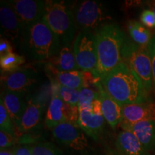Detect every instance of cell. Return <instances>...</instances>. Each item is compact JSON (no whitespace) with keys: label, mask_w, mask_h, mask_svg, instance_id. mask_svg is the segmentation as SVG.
I'll list each match as a JSON object with an SVG mask.
<instances>
[{"label":"cell","mask_w":155,"mask_h":155,"mask_svg":"<svg viewBox=\"0 0 155 155\" xmlns=\"http://www.w3.org/2000/svg\"><path fill=\"white\" fill-rule=\"evenodd\" d=\"M150 120H155V103L152 101L122 106V120L120 125H131Z\"/></svg>","instance_id":"12"},{"label":"cell","mask_w":155,"mask_h":155,"mask_svg":"<svg viewBox=\"0 0 155 155\" xmlns=\"http://www.w3.org/2000/svg\"><path fill=\"white\" fill-rule=\"evenodd\" d=\"M25 63L24 56L12 53L0 58V66L2 72L12 73Z\"/></svg>","instance_id":"23"},{"label":"cell","mask_w":155,"mask_h":155,"mask_svg":"<svg viewBox=\"0 0 155 155\" xmlns=\"http://www.w3.org/2000/svg\"><path fill=\"white\" fill-rule=\"evenodd\" d=\"M72 12L76 28L81 32L97 31L110 19L104 12L101 5L96 1L86 0L75 4Z\"/></svg>","instance_id":"7"},{"label":"cell","mask_w":155,"mask_h":155,"mask_svg":"<svg viewBox=\"0 0 155 155\" xmlns=\"http://www.w3.org/2000/svg\"><path fill=\"white\" fill-rule=\"evenodd\" d=\"M127 30L132 41L141 47H147L152 38V34L147 27L136 20L127 22Z\"/></svg>","instance_id":"22"},{"label":"cell","mask_w":155,"mask_h":155,"mask_svg":"<svg viewBox=\"0 0 155 155\" xmlns=\"http://www.w3.org/2000/svg\"><path fill=\"white\" fill-rule=\"evenodd\" d=\"M141 24L147 28H155V14L150 9H144L140 15Z\"/></svg>","instance_id":"28"},{"label":"cell","mask_w":155,"mask_h":155,"mask_svg":"<svg viewBox=\"0 0 155 155\" xmlns=\"http://www.w3.org/2000/svg\"><path fill=\"white\" fill-rule=\"evenodd\" d=\"M53 137L60 144L76 151H84L88 147L85 132L78 126L64 122L52 129Z\"/></svg>","instance_id":"10"},{"label":"cell","mask_w":155,"mask_h":155,"mask_svg":"<svg viewBox=\"0 0 155 155\" xmlns=\"http://www.w3.org/2000/svg\"><path fill=\"white\" fill-rule=\"evenodd\" d=\"M30 147L32 155H62L61 151L49 141L35 143Z\"/></svg>","instance_id":"25"},{"label":"cell","mask_w":155,"mask_h":155,"mask_svg":"<svg viewBox=\"0 0 155 155\" xmlns=\"http://www.w3.org/2000/svg\"><path fill=\"white\" fill-rule=\"evenodd\" d=\"M61 45L59 39L42 19L23 33L20 45L30 59L38 61L53 58Z\"/></svg>","instance_id":"3"},{"label":"cell","mask_w":155,"mask_h":155,"mask_svg":"<svg viewBox=\"0 0 155 155\" xmlns=\"http://www.w3.org/2000/svg\"><path fill=\"white\" fill-rule=\"evenodd\" d=\"M13 53L12 46L7 39L2 38L0 40V58Z\"/></svg>","instance_id":"30"},{"label":"cell","mask_w":155,"mask_h":155,"mask_svg":"<svg viewBox=\"0 0 155 155\" xmlns=\"http://www.w3.org/2000/svg\"><path fill=\"white\" fill-rule=\"evenodd\" d=\"M1 36L11 40L14 44H20L23 35V29L9 2L1 1L0 4Z\"/></svg>","instance_id":"11"},{"label":"cell","mask_w":155,"mask_h":155,"mask_svg":"<svg viewBox=\"0 0 155 155\" xmlns=\"http://www.w3.org/2000/svg\"><path fill=\"white\" fill-rule=\"evenodd\" d=\"M149 6H150V9L154 12L155 14V2H152L149 4Z\"/></svg>","instance_id":"34"},{"label":"cell","mask_w":155,"mask_h":155,"mask_svg":"<svg viewBox=\"0 0 155 155\" xmlns=\"http://www.w3.org/2000/svg\"><path fill=\"white\" fill-rule=\"evenodd\" d=\"M78 127L94 139H98L104 130V119L103 114H94L87 110H79Z\"/></svg>","instance_id":"17"},{"label":"cell","mask_w":155,"mask_h":155,"mask_svg":"<svg viewBox=\"0 0 155 155\" xmlns=\"http://www.w3.org/2000/svg\"><path fill=\"white\" fill-rule=\"evenodd\" d=\"M147 47H148V48H154V49H155V46L154 45H150V44H149Z\"/></svg>","instance_id":"36"},{"label":"cell","mask_w":155,"mask_h":155,"mask_svg":"<svg viewBox=\"0 0 155 155\" xmlns=\"http://www.w3.org/2000/svg\"><path fill=\"white\" fill-rule=\"evenodd\" d=\"M42 19L59 39L62 47L71 45L74 41L76 25L72 9L65 2L46 1Z\"/></svg>","instance_id":"4"},{"label":"cell","mask_w":155,"mask_h":155,"mask_svg":"<svg viewBox=\"0 0 155 155\" xmlns=\"http://www.w3.org/2000/svg\"><path fill=\"white\" fill-rule=\"evenodd\" d=\"M98 56V75L101 79L122 62L125 34L119 26L106 23L95 32Z\"/></svg>","instance_id":"2"},{"label":"cell","mask_w":155,"mask_h":155,"mask_svg":"<svg viewBox=\"0 0 155 155\" xmlns=\"http://www.w3.org/2000/svg\"><path fill=\"white\" fill-rule=\"evenodd\" d=\"M0 155H15L14 152H9V151H5V150H1L0 152Z\"/></svg>","instance_id":"33"},{"label":"cell","mask_w":155,"mask_h":155,"mask_svg":"<svg viewBox=\"0 0 155 155\" xmlns=\"http://www.w3.org/2000/svg\"><path fill=\"white\" fill-rule=\"evenodd\" d=\"M0 129L1 131L6 133L10 134L13 136L15 135L13 121L2 100L0 101Z\"/></svg>","instance_id":"27"},{"label":"cell","mask_w":155,"mask_h":155,"mask_svg":"<svg viewBox=\"0 0 155 155\" xmlns=\"http://www.w3.org/2000/svg\"><path fill=\"white\" fill-rule=\"evenodd\" d=\"M38 80L37 71L32 68L18 70L2 78L5 90L24 93Z\"/></svg>","instance_id":"14"},{"label":"cell","mask_w":155,"mask_h":155,"mask_svg":"<svg viewBox=\"0 0 155 155\" xmlns=\"http://www.w3.org/2000/svg\"><path fill=\"white\" fill-rule=\"evenodd\" d=\"M23 94L24 93L13 92L7 90H5L3 94H2L1 100L16 127L18 126L28 104V103L25 102Z\"/></svg>","instance_id":"18"},{"label":"cell","mask_w":155,"mask_h":155,"mask_svg":"<svg viewBox=\"0 0 155 155\" xmlns=\"http://www.w3.org/2000/svg\"><path fill=\"white\" fill-rule=\"evenodd\" d=\"M72 48L78 68L83 72L92 73L99 78L95 33L80 32L75 36Z\"/></svg>","instance_id":"6"},{"label":"cell","mask_w":155,"mask_h":155,"mask_svg":"<svg viewBox=\"0 0 155 155\" xmlns=\"http://www.w3.org/2000/svg\"><path fill=\"white\" fill-rule=\"evenodd\" d=\"M122 62L130 68L150 96L154 91L152 63L147 47H141L126 38L122 48Z\"/></svg>","instance_id":"5"},{"label":"cell","mask_w":155,"mask_h":155,"mask_svg":"<svg viewBox=\"0 0 155 155\" xmlns=\"http://www.w3.org/2000/svg\"><path fill=\"white\" fill-rule=\"evenodd\" d=\"M46 1L40 0H12V7L23 29V33L43 17Z\"/></svg>","instance_id":"9"},{"label":"cell","mask_w":155,"mask_h":155,"mask_svg":"<svg viewBox=\"0 0 155 155\" xmlns=\"http://www.w3.org/2000/svg\"><path fill=\"white\" fill-rule=\"evenodd\" d=\"M53 58L52 65L59 71H72L79 69L75 61L73 48L71 45L63 46L58 55Z\"/></svg>","instance_id":"21"},{"label":"cell","mask_w":155,"mask_h":155,"mask_svg":"<svg viewBox=\"0 0 155 155\" xmlns=\"http://www.w3.org/2000/svg\"><path fill=\"white\" fill-rule=\"evenodd\" d=\"M47 71L53 75L54 81L66 88L81 90L84 88L83 71H59L52 64H48Z\"/></svg>","instance_id":"20"},{"label":"cell","mask_w":155,"mask_h":155,"mask_svg":"<svg viewBox=\"0 0 155 155\" xmlns=\"http://www.w3.org/2000/svg\"><path fill=\"white\" fill-rule=\"evenodd\" d=\"M116 147L119 155H150L138 139L128 131L122 130L118 134Z\"/></svg>","instance_id":"19"},{"label":"cell","mask_w":155,"mask_h":155,"mask_svg":"<svg viewBox=\"0 0 155 155\" xmlns=\"http://www.w3.org/2000/svg\"><path fill=\"white\" fill-rule=\"evenodd\" d=\"M122 130L130 131L148 152L155 150V120L143 121L131 125H120Z\"/></svg>","instance_id":"16"},{"label":"cell","mask_w":155,"mask_h":155,"mask_svg":"<svg viewBox=\"0 0 155 155\" xmlns=\"http://www.w3.org/2000/svg\"><path fill=\"white\" fill-rule=\"evenodd\" d=\"M149 44L152 45H154L155 46V33L153 35L152 40H151V41H150V42Z\"/></svg>","instance_id":"35"},{"label":"cell","mask_w":155,"mask_h":155,"mask_svg":"<svg viewBox=\"0 0 155 155\" xmlns=\"http://www.w3.org/2000/svg\"><path fill=\"white\" fill-rule=\"evenodd\" d=\"M15 155H32L31 152L30 147L28 146H19L14 150Z\"/></svg>","instance_id":"31"},{"label":"cell","mask_w":155,"mask_h":155,"mask_svg":"<svg viewBox=\"0 0 155 155\" xmlns=\"http://www.w3.org/2000/svg\"><path fill=\"white\" fill-rule=\"evenodd\" d=\"M59 94L64 101L73 106L78 105L81 90H75L61 86L57 83Z\"/></svg>","instance_id":"26"},{"label":"cell","mask_w":155,"mask_h":155,"mask_svg":"<svg viewBox=\"0 0 155 155\" xmlns=\"http://www.w3.org/2000/svg\"><path fill=\"white\" fill-rule=\"evenodd\" d=\"M53 94L46 112L45 124L49 129H53L56 126L64 122H68L78 126L79 118L78 106L67 104L62 99L58 91L57 83L54 81Z\"/></svg>","instance_id":"8"},{"label":"cell","mask_w":155,"mask_h":155,"mask_svg":"<svg viewBox=\"0 0 155 155\" xmlns=\"http://www.w3.org/2000/svg\"><path fill=\"white\" fill-rule=\"evenodd\" d=\"M101 83L106 92L121 106L152 101L139 79L124 62L106 74Z\"/></svg>","instance_id":"1"},{"label":"cell","mask_w":155,"mask_h":155,"mask_svg":"<svg viewBox=\"0 0 155 155\" xmlns=\"http://www.w3.org/2000/svg\"><path fill=\"white\" fill-rule=\"evenodd\" d=\"M45 101L40 97H34L29 101L20 121L16 127L17 132H29L40 124L45 106Z\"/></svg>","instance_id":"13"},{"label":"cell","mask_w":155,"mask_h":155,"mask_svg":"<svg viewBox=\"0 0 155 155\" xmlns=\"http://www.w3.org/2000/svg\"><path fill=\"white\" fill-rule=\"evenodd\" d=\"M99 100V94L98 91H95L90 88L84 87L80 91L78 106L79 110L90 111L93 105Z\"/></svg>","instance_id":"24"},{"label":"cell","mask_w":155,"mask_h":155,"mask_svg":"<svg viewBox=\"0 0 155 155\" xmlns=\"http://www.w3.org/2000/svg\"><path fill=\"white\" fill-rule=\"evenodd\" d=\"M15 144V136L10 134L6 133L5 131H0V147L2 149L7 148Z\"/></svg>","instance_id":"29"},{"label":"cell","mask_w":155,"mask_h":155,"mask_svg":"<svg viewBox=\"0 0 155 155\" xmlns=\"http://www.w3.org/2000/svg\"><path fill=\"white\" fill-rule=\"evenodd\" d=\"M97 91L99 94L101 104L102 114L104 119L112 129H115L122 120V106L114 100L103 88L101 83L97 86Z\"/></svg>","instance_id":"15"},{"label":"cell","mask_w":155,"mask_h":155,"mask_svg":"<svg viewBox=\"0 0 155 155\" xmlns=\"http://www.w3.org/2000/svg\"><path fill=\"white\" fill-rule=\"evenodd\" d=\"M149 53H150L151 59L152 63V74H153V83H154V91L155 92V49L152 48H148Z\"/></svg>","instance_id":"32"}]
</instances>
